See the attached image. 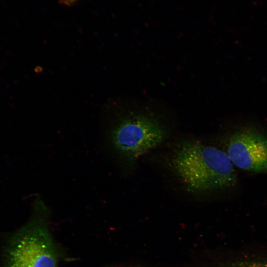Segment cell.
Masks as SVG:
<instances>
[{
  "label": "cell",
  "instance_id": "obj_5",
  "mask_svg": "<svg viewBox=\"0 0 267 267\" xmlns=\"http://www.w3.org/2000/svg\"><path fill=\"white\" fill-rule=\"evenodd\" d=\"M6 267H32L21 238L11 249Z\"/></svg>",
  "mask_w": 267,
  "mask_h": 267
},
{
  "label": "cell",
  "instance_id": "obj_1",
  "mask_svg": "<svg viewBox=\"0 0 267 267\" xmlns=\"http://www.w3.org/2000/svg\"><path fill=\"white\" fill-rule=\"evenodd\" d=\"M165 161L168 169L192 194L226 188L235 180L233 163L227 153L197 139L177 142Z\"/></svg>",
  "mask_w": 267,
  "mask_h": 267
},
{
  "label": "cell",
  "instance_id": "obj_8",
  "mask_svg": "<svg viewBox=\"0 0 267 267\" xmlns=\"http://www.w3.org/2000/svg\"><path fill=\"white\" fill-rule=\"evenodd\" d=\"M147 267L140 266V267Z\"/></svg>",
  "mask_w": 267,
  "mask_h": 267
},
{
  "label": "cell",
  "instance_id": "obj_3",
  "mask_svg": "<svg viewBox=\"0 0 267 267\" xmlns=\"http://www.w3.org/2000/svg\"><path fill=\"white\" fill-rule=\"evenodd\" d=\"M226 153L233 164L240 169L267 171V140L257 133L245 131L232 135Z\"/></svg>",
  "mask_w": 267,
  "mask_h": 267
},
{
  "label": "cell",
  "instance_id": "obj_7",
  "mask_svg": "<svg viewBox=\"0 0 267 267\" xmlns=\"http://www.w3.org/2000/svg\"><path fill=\"white\" fill-rule=\"evenodd\" d=\"M77 0H61V2L64 3L65 4H70Z\"/></svg>",
  "mask_w": 267,
  "mask_h": 267
},
{
  "label": "cell",
  "instance_id": "obj_2",
  "mask_svg": "<svg viewBox=\"0 0 267 267\" xmlns=\"http://www.w3.org/2000/svg\"><path fill=\"white\" fill-rule=\"evenodd\" d=\"M106 134L117 158L125 164L133 165L162 144L168 136V131L152 113L128 111L113 116Z\"/></svg>",
  "mask_w": 267,
  "mask_h": 267
},
{
  "label": "cell",
  "instance_id": "obj_4",
  "mask_svg": "<svg viewBox=\"0 0 267 267\" xmlns=\"http://www.w3.org/2000/svg\"><path fill=\"white\" fill-rule=\"evenodd\" d=\"M21 239L32 267H56L53 247L44 228L37 226Z\"/></svg>",
  "mask_w": 267,
  "mask_h": 267
},
{
  "label": "cell",
  "instance_id": "obj_6",
  "mask_svg": "<svg viewBox=\"0 0 267 267\" xmlns=\"http://www.w3.org/2000/svg\"><path fill=\"white\" fill-rule=\"evenodd\" d=\"M218 267H267V262L247 261Z\"/></svg>",
  "mask_w": 267,
  "mask_h": 267
}]
</instances>
